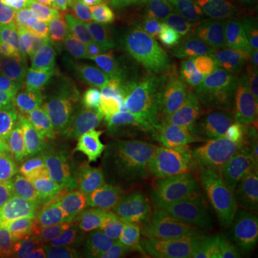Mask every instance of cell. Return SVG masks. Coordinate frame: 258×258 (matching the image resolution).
Instances as JSON below:
<instances>
[{
    "mask_svg": "<svg viewBox=\"0 0 258 258\" xmlns=\"http://www.w3.org/2000/svg\"><path fill=\"white\" fill-rule=\"evenodd\" d=\"M158 185L147 175L129 172L95 195L83 208L109 258H135L161 207Z\"/></svg>",
    "mask_w": 258,
    "mask_h": 258,
    "instance_id": "obj_1",
    "label": "cell"
},
{
    "mask_svg": "<svg viewBox=\"0 0 258 258\" xmlns=\"http://www.w3.org/2000/svg\"><path fill=\"white\" fill-rule=\"evenodd\" d=\"M208 230L198 217L161 214L148 230L135 258H189L201 247Z\"/></svg>",
    "mask_w": 258,
    "mask_h": 258,
    "instance_id": "obj_2",
    "label": "cell"
},
{
    "mask_svg": "<svg viewBox=\"0 0 258 258\" xmlns=\"http://www.w3.org/2000/svg\"><path fill=\"white\" fill-rule=\"evenodd\" d=\"M52 122L19 112H0V147L42 169H46L53 144Z\"/></svg>",
    "mask_w": 258,
    "mask_h": 258,
    "instance_id": "obj_3",
    "label": "cell"
},
{
    "mask_svg": "<svg viewBox=\"0 0 258 258\" xmlns=\"http://www.w3.org/2000/svg\"><path fill=\"white\" fill-rule=\"evenodd\" d=\"M181 119L189 122L195 134L215 151L218 158L238 159L247 165H255L251 162V142L222 105L200 108Z\"/></svg>",
    "mask_w": 258,
    "mask_h": 258,
    "instance_id": "obj_4",
    "label": "cell"
},
{
    "mask_svg": "<svg viewBox=\"0 0 258 258\" xmlns=\"http://www.w3.org/2000/svg\"><path fill=\"white\" fill-rule=\"evenodd\" d=\"M88 195L81 181L53 179L35 185L26 198V208L33 221L42 228H53L82 214Z\"/></svg>",
    "mask_w": 258,
    "mask_h": 258,
    "instance_id": "obj_5",
    "label": "cell"
},
{
    "mask_svg": "<svg viewBox=\"0 0 258 258\" xmlns=\"http://www.w3.org/2000/svg\"><path fill=\"white\" fill-rule=\"evenodd\" d=\"M111 115V99L105 91V83L98 76L62 115V137L79 141L108 138Z\"/></svg>",
    "mask_w": 258,
    "mask_h": 258,
    "instance_id": "obj_6",
    "label": "cell"
},
{
    "mask_svg": "<svg viewBox=\"0 0 258 258\" xmlns=\"http://www.w3.org/2000/svg\"><path fill=\"white\" fill-rule=\"evenodd\" d=\"M149 141L162 159L188 175L203 178L218 161V155L207 142L184 131L152 128Z\"/></svg>",
    "mask_w": 258,
    "mask_h": 258,
    "instance_id": "obj_7",
    "label": "cell"
},
{
    "mask_svg": "<svg viewBox=\"0 0 258 258\" xmlns=\"http://www.w3.org/2000/svg\"><path fill=\"white\" fill-rule=\"evenodd\" d=\"M172 53L184 72L185 79L212 102L231 91L221 57L214 50L194 43H169Z\"/></svg>",
    "mask_w": 258,
    "mask_h": 258,
    "instance_id": "obj_8",
    "label": "cell"
},
{
    "mask_svg": "<svg viewBox=\"0 0 258 258\" xmlns=\"http://www.w3.org/2000/svg\"><path fill=\"white\" fill-rule=\"evenodd\" d=\"M109 139L79 141L57 137L53 139L47 166L53 179L82 181L108 149Z\"/></svg>",
    "mask_w": 258,
    "mask_h": 258,
    "instance_id": "obj_9",
    "label": "cell"
},
{
    "mask_svg": "<svg viewBox=\"0 0 258 258\" xmlns=\"http://www.w3.org/2000/svg\"><path fill=\"white\" fill-rule=\"evenodd\" d=\"M128 37L141 63L151 74L155 75L161 82H164L169 88H176L186 82L184 72L168 42L152 36L147 30L139 28L129 29Z\"/></svg>",
    "mask_w": 258,
    "mask_h": 258,
    "instance_id": "obj_10",
    "label": "cell"
},
{
    "mask_svg": "<svg viewBox=\"0 0 258 258\" xmlns=\"http://www.w3.org/2000/svg\"><path fill=\"white\" fill-rule=\"evenodd\" d=\"M198 218L208 234H218L238 222H255L251 214L248 194H217L203 191Z\"/></svg>",
    "mask_w": 258,
    "mask_h": 258,
    "instance_id": "obj_11",
    "label": "cell"
},
{
    "mask_svg": "<svg viewBox=\"0 0 258 258\" xmlns=\"http://www.w3.org/2000/svg\"><path fill=\"white\" fill-rule=\"evenodd\" d=\"M98 76L103 83L116 86L128 81L129 75L139 63V57L128 35L119 32L103 37L96 43Z\"/></svg>",
    "mask_w": 258,
    "mask_h": 258,
    "instance_id": "obj_12",
    "label": "cell"
},
{
    "mask_svg": "<svg viewBox=\"0 0 258 258\" xmlns=\"http://www.w3.org/2000/svg\"><path fill=\"white\" fill-rule=\"evenodd\" d=\"M126 85L131 98L149 116L154 118L175 116L176 118V111L172 99V88L161 82L142 63L137 64V68L129 75Z\"/></svg>",
    "mask_w": 258,
    "mask_h": 258,
    "instance_id": "obj_13",
    "label": "cell"
},
{
    "mask_svg": "<svg viewBox=\"0 0 258 258\" xmlns=\"http://www.w3.org/2000/svg\"><path fill=\"white\" fill-rule=\"evenodd\" d=\"M184 37L203 47H221L230 39V29L215 10L201 5L192 10L179 13Z\"/></svg>",
    "mask_w": 258,
    "mask_h": 258,
    "instance_id": "obj_14",
    "label": "cell"
},
{
    "mask_svg": "<svg viewBox=\"0 0 258 258\" xmlns=\"http://www.w3.org/2000/svg\"><path fill=\"white\" fill-rule=\"evenodd\" d=\"M56 15L62 19L71 35L92 45H96L103 37L120 30L118 22L111 16H103L95 10L83 9L69 0H64Z\"/></svg>",
    "mask_w": 258,
    "mask_h": 258,
    "instance_id": "obj_15",
    "label": "cell"
},
{
    "mask_svg": "<svg viewBox=\"0 0 258 258\" xmlns=\"http://www.w3.org/2000/svg\"><path fill=\"white\" fill-rule=\"evenodd\" d=\"M47 231L53 234L72 258H109L101 238L83 214L69 218Z\"/></svg>",
    "mask_w": 258,
    "mask_h": 258,
    "instance_id": "obj_16",
    "label": "cell"
},
{
    "mask_svg": "<svg viewBox=\"0 0 258 258\" xmlns=\"http://www.w3.org/2000/svg\"><path fill=\"white\" fill-rule=\"evenodd\" d=\"M39 227L28 208L0 217V258H26L37 240Z\"/></svg>",
    "mask_w": 258,
    "mask_h": 258,
    "instance_id": "obj_17",
    "label": "cell"
},
{
    "mask_svg": "<svg viewBox=\"0 0 258 258\" xmlns=\"http://www.w3.org/2000/svg\"><path fill=\"white\" fill-rule=\"evenodd\" d=\"M37 75V106L47 120H52L64 89V68L52 55L33 56Z\"/></svg>",
    "mask_w": 258,
    "mask_h": 258,
    "instance_id": "obj_18",
    "label": "cell"
},
{
    "mask_svg": "<svg viewBox=\"0 0 258 258\" xmlns=\"http://www.w3.org/2000/svg\"><path fill=\"white\" fill-rule=\"evenodd\" d=\"M210 240L215 258H258V222H238Z\"/></svg>",
    "mask_w": 258,
    "mask_h": 258,
    "instance_id": "obj_19",
    "label": "cell"
},
{
    "mask_svg": "<svg viewBox=\"0 0 258 258\" xmlns=\"http://www.w3.org/2000/svg\"><path fill=\"white\" fill-rule=\"evenodd\" d=\"M0 81L23 91L37 103V75L30 50L0 53Z\"/></svg>",
    "mask_w": 258,
    "mask_h": 258,
    "instance_id": "obj_20",
    "label": "cell"
},
{
    "mask_svg": "<svg viewBox=\"0 0 258 258\" xmlns=\"http://www.w3.org/2000/svg\"><path fill=\"white\" fill-rule=\"evenodd\" d=\"M52 56L57 62L86 76H98V57L93 45L75 37L69 32L57 36Z\"/></svg>",
    "mask_w": 258,
    "mask_h": 258,
    "instance_id": "obj_21",
    "label": "cell"
},
{
    "mask_svg": "<svg viewBox=\"0 0 258 258\" xmlns=\"http://www.w3.org/2000/svg\"><path fill=\"white\" fill-rule=\"evenodd\" d=\"M203 185L194 175L175 178L166 188L164 208L166 212L179 217H198L201 207Z\"/></svg>",
    "mask_w": 258,
    "mask_h": 258,
    "instance_id": "obj_22",
    "label": "cell"
},
{
    "mask_svg": "<svg viewBox=\"0 0 258 258\" xmlns=\"http://www.w3.org/2000/svg\"><path fill=\"white\" fill-rule=\"evenodd\" d=\"M137 12L145 16L154 36L168 43H181L185 40L179 15L169 9L162 0H142Z\"/></svg>",
    "mask_w": 258,
    "mask_h": 258,
    "instance_id": "obj_23",
    "label": "cell"
},
{
    "mask_svg": "<svg viewBox=\"0 0 258 258\" xmlns=\"http://www.w3.org/2000/svg\"><path fill=\"white\" fill-rule=\"evenodd\" d=\"M33 20L0 3V53L29 50L28 36Z\"/></svg>",
    "mask_w": 258,
    "mask_h": 258,
    "instance_id": "obj_24",
    "label": "cell"
},
{
    "mask_svg": "<svg viewBox=\"0 0 258 258\" xmlns=\"http://www.w3.org/2000/svg\"><path fill=\"white\" fill-rule=\"evenodd\" d=\"M45 169L23 161L6 149H0V179L5 182L20 186L26 191H30Z\"/></svg>",
    "mask_w": 258,
    "mask_h": 258,
    "instance_id": "obj_25",
    "label": "cell"
},
{
    "mask_svg": "<svg viewBox=\"0 0 258 258\" xmlns=\"http://www.w3.org/2000/svg\"><path fill=\"white\" fill-rule=\"evenodd\" d=\"M68 29L59 16H46V18L33 20L28 36V47L32 56L52 55L53 43Z\"/></svg>",
    "mask_w": 258,
    "mask_h": 258,
    "instance_id": "obj_26",
    "label": "cell"
},
{
    "mask_svg": "<svg viewBox=\"0 0 258 258\" xmlns=\"http://www.w3.org/2000/svg\"><path fill=\"white\" fill-rule=\"evenodd\" d=\"M0 112L30 113V115H37V116L43 118L37 103L30 96H28L26 93L18 88L10 86L2 81H0Z\"/></svg>",
    "mask_w": 258,
    "mask_h": 258,
    "instance_id": "obj_27",
    "label": "cell"
},
{
    "mask_svg": "<svg viewBox=\"0 0 258 258\" xmlns=\"http://www.w3.org/2000/svg\"><path fill=\"white\" fill-rule=\"evenodd\" d=\"M172 99H174V106L176 111V118H182L189 112L210 106L212 103L207 95L198 91L188 81L176 88H172Z\"/></svg>",
    "mask_w": 258,
    "mask_h": 258,
    "instance_id": "obj_28",
    "label": "cell"
},
{
    "mask_svg": "<svg viewBox=\"0 0 258 258\" xmlns=\"http://www.w3.org/2000/svg\"><path fill=\"white\" fill-rule=\"evenodd\" d=\"M64 89L63 95H62V99L60 103L57 106L56 112L62 116L64 112L68 111L75 102L79 99V96L82 95L89 85L92 83V81L98 76H86V75L81 74L75 69H71L68 66H64Z\"/></svg>",
    "mask_w": 258,
    "mask_h": 258,
    "instance_id": "obj_29",
    "label": "cell"
},
{
    "mask_svg": "<svg viewBox=\"0 0 258 258\" xmlns=\"http://www.w3.org/2000/svg\"><path fill=\"white\" fill-rule=\"evenodd\" d=\"M64 0H0V3L12 10L28 16L32 20L56 15Z\"/></svg>",
    "mask_w": 258,
    "mask_h": 258,
    "instance_id": "obj_30",
    "label": "cell"
},
{
    "mask_svg": "<svg viewBox=\"0 0 258 258\" xmlns=\"http://www.w3.org/2000/svg\"><path fill=\"white\" fill-rule=\"evenodd\" d=\"M29 192L30 191L0 179V217L25 210Z\"/></svg>",
    "mask_w": 258,
    "mask_h": 258,
    "instance_id": "obj_31",
    "label": "cell"
},
{
    "mask_svg": "<svg viewBox=\"0 0 258 258\" xmlns=\"http://www.w3.org/2000/svg\"><path fill=\"white\" fill-rule=\"evenodd\" d=\"M36 242L43 258H72L60 245V242L53 237V234L46 228L39 227Z\"/></svg>",
    "mask_w": 258,
    "mask_h": 258,
    "instance_id": "obj_32",
    "label": "cell"
},
{
    "mask_svg": "<svg viewBox=\"0 0 258 258\" xmlns=\"http://www.w3.org/2000/svg\"><path fill=\"white\" fill-rule=\"evenodd\" d=\"M138 0H108L105 13L115 20L129 22L135 18Z\"/></svg>",
    "mask_w": 258,
    "mask_h": 258,
    "instance_id": "obj_33",
    "label": "cell"
},
{
    "mask_svg": "<svg viewBox=\"0 0 258 258\" xmlns=\"http://www.w3.org/2000/svg\"><path fill=\"white\" fill-rule=\"evenodd\" d=\"M217 3L231 16H244L258 10V0H217Z\"/></svg>",
    "mask_w": 258,
    "mask_h": 258,
    "instance_id": "obj_34",
    "label": "cell"
},
{
    "mask_svg": "<svg viewBox=\"0 0 258 258\" xmlns=\"http://www.w3.org/2000/svg\"><path fill=\"white\" fill-rule=\"evenodd\" d=\"M245 88L251 101L258 108V60L249 68L247 78H245Z\"/></svg>",
    "mask_w": 258,
    "mask_h": 258,
    "instance_id": "obj_35",
    "label": "cell"
},
{
    "mask_svg": "<svg viewBox=\"0 0 258 258\" xmlns=\"http://www.w3.org/2000/svg\"><path fill=\"white\" fill-rule=\"evenodd\" d=\"M162 2L175 13H184L204 5V0H162Z\"/></svg>",
    "mask_w": 258,
    "mask_h": 258,
    "instance_id": "obj_36",
    "label": "cell"
},
{
    "mask_svg": "<svg viewBox=\"0 0 258 258\" xmlns=\"http://www.w3.org/2000/svg\"><path fill=\"white\" fill-rule=\"evenodd\" d=\"M76 6H81L83 9L98 10V12H105L108 6V0H69Z\"/></svg>",
    "mask_w": 258,
    "mask_h": 258,
    "instance_id": "obj_37",
    "label": "cell"
},
{
    "mask_svg": "<svg viewBox=\"0 0 258 258\" xmlns=\"http://www.w3.org/2000/svg\"><path fill=\"white\" fill-rule=\"evenodd\" d=\"M251 214L254 217V221L258 222V182L251 194Z\"/></svg>",
    "mask_w": 258,
    "mask_h": 258,
    "instance_id": "obj_38",
    "label": "cell"
},
{
    "mask_svg": "<svg viewBox=\"0 0 258 258\" xmlns=\"http://www.w3.org/2000/svg\"><path fill=\"white\" fill-rule=\"evenodd\" d=\"M26 258H43L42 257V252H40V249H39V247H37V242L35 244L33 249L29 252V255Z\"/></svg>",
    "mask_w": 258,
    "mask_h": 258,
    "instance_id": "obj_39",
    "label": "cell"
},
{
    "mask_svg": "<svg viewBox=\"0 0 258 258\" xmlns=\"http://www.w3.org/2000/svg\"><path fill=\"white\" fill-rule=\"evenodd\" d=\"M142 0H138V5H137V10H138V6H139V3H141Z\"/></svg>",
    "mask_w": 258,
    "mask_h": 258,
    "instance_id": "obj_40",
    "label": "cell"
}]
</instances>
